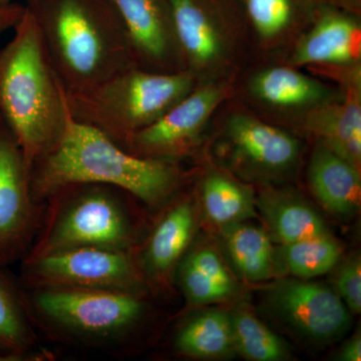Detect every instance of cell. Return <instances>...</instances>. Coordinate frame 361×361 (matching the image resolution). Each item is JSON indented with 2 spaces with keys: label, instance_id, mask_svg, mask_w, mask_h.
I'll list each match as a JSON object with an SVG mask.
<instances>
[{
  "label": "cell",
  "instance_id": "6da1fadb",
  "mask_svg": "<svg viewBox=\"0 0 361 361\" xmlns=\"http://www.w3.org/2000/svg\"><path fill=\"white\" fill-rule=\"evenodd\" d=\"M184 180L178 163L133 155L71 116L58 144L30 172V191L40 204L61 188L92 183L120 188L158 209L172 200Z\"/></svg>",
  "mask_w": 361,
  "mask_h": 361
},
{
  "label": "cell",
  "instance_id": "7a4b0ae2",
  "mask_svg": "<svg viewBox=\"0 0 361 361\" xmlns=\"http://www.w3.org/2000/svg\"><path fill=\"white\" fill-rule=\"evenodd\" d=\"M26 11L68 96L90 92L135 66L109 0H33Z\"/></svg>",
  "mask_w": 361,
  "mask_h": 361
},
{
  "label": "cell",
  "instance_id": "3957f363",
  "mask_svg": "<svg viewBox=\"0 0 361 361\" xmlns=\"http://www.w3.org/2000/svg\"><path fill=\"white\" fill-rule=\"evenodd\" d=\"M0 51V116L16 137L26 167L51 151L71 118L63 85L27 11Z\"/></svg>",
  "mask_w": 361,
  "mask_h": 361
},
{
  "label": "cell",
  "instance_id": "277c9868",
  "mask_svg": "<svg viewBox=\"0 0 361 361\" xmlns=\"http://www.w3.org/2000/svg\"><path fill=\"white\" fill-rule=\"evenodd\" d=\"M21 288L39 331L56 343L82 350L116 355L148 311L146 294L23 285Z\"/></svg>",
  "mask_w": 361,
  "mask_h": 361
},
{
  "label": "cell",
  "instance_id": "5b68a950",
  "mask_svg": "<svg viewBox=\"0 0 361 361\" xmlns=\"http://www.w3.org/2000/svg\"><path fill=\"white\" fill-rule=\"evenodd\" d=\"M137 201L110 185L85 183L61 188L44 201L42 225L25 257L80 247L133 250L139 245L133 204Z\"/></svg>",
  "mask_w": 361,
  "mask_h": 361
},
{
  "label": "cell",
  "instance_id": "8992f818",
  "mask_svg": "<svg viewBox=\"0 0 361 361\" xmlns=\"http://www.w3.org/2000/svg\"><path fill=\"white\" fill-rule=\"evenodd\" d=\"M188 71L157 73L130 66L77 96H66L71 118L122 146L130 135L158 120L197 84Z\"/></svg>",
  "mask_w": 361,
  "mask_h": 361
},
{
  "label": "cell",
  "instance_id": "52a82bcc",
  "mask_svg": "<svg viewBox=\"0 0 361 361\" xmlns=\"http://www.w3.org/2000/svg\"><path fill=\"white\" fill-rule=\"evenodd\" d=\"M182 71L197 82L234 77L249 28L232 0H167Z\"/></svg>",
  "mask_w": 361,
  "mask_h": 361
},
{
  "label": "cell",
  "instance_id": "ba28073f",
  "mask_svg": "<svg viewBox=\"0 0 361 361\" xmlns=\"http://www.w3.org/2000/svg\"><path fill=\"white\" fill-rule=\"evenodd\" d=\"M23 286L68 287L147 294L132 250L80 247L23 258Z\"/></svg>",
  "mask_w": 361,
  "mask_h": 361
},
{
  "label": "cell",
  "instance_id": "9c48e42d",
  "mask_svg": "<svg viewBox=\"0 0 361 361\" xmlns=\"http://www.w3.org/2000/svg\"><path fill=\"white\" fill-rule=\"evenodd\" d=\"M233 90V77L197 82L179 103L121 147L133 155L177 163L200 145L214 115Z\"/></svg>",
  "mask_w": 361,
  "mask_h": 361
},
{
  "label": "cell",
  "instance_id": "30bf717a",
  "mask_svg": "<svg viewBox=\"0 0 361 361\" xmlns=\"http://www.w3.org/2000/svg\"><path fill=\"white\" fill-rule=\"evenodd\" d=\"M44 204L30 191L23 151L0 116V269L23 260L44 217Z\"/></svg>",
  "mask_w": 361,
  "mask_h": 361
},
{
  "label": "cell",
  "instance_id": "8fae6325",
  "mask_svg": "<svg viewBox=\"0 0 361 361\" xmlns=\"http://www.w3.org/2000/svg\"><path fill=\"white\" fill-rule=\"evenodd\" d=\"M223 130L233 167L247 178L282 179L298 165L302 149L298 137L258 116L232 111Z\"/></svg>",
  "mask_w": 361,
  "mask_h": 361
},
{
  "label": "cell",
  "instance_id": "7c38bea8",
  "mask_svg": "<svg viewBox=\"0 0 361 361\" xmlns=\"http://www.w3.org/2000/svg\"><path fill=\"white\" fill-rule=\"evenodd\" d=\"M267 301L280 320L311 341H332L350 325L349 310L336 291L307 280H280L268 292Z\"/></svg>",
  "mask_w": 361,
  "mask_h": 361
},
{
  "label": "cell",
  "instance_id": "4fadbf2b",
  "mask_svg": "<svg viewBox=\"0 0 361 361\" xmlns=\"http://www.w3.org/2000/svg\"><path fill=\"white\" fill-rule=\"evenodd\" d=\"M245 92L260 111L294 127L310 111L342 96L338 87H330L285 63L263 66L252 73L246 80Z\"/></svg>",
  "mask_w": 361,
  "mask_h": 361
},
{
  "label": "cell",
  "instance_id": "5bb4252c",
  "mask_svg": "<svg viewBox=\"0 0 361 361\" xmlns=\"http://www.w3.org/2000/svg\"><path fill=\"white\" fill-rule=\"evenodd\" d=\"M122 25L137 68L157 73L182 71L167 0H109Z\"/></svg>",
  "mask_w": 361,
  "mask_h": 361
},
{
  "label": "cell",
  "instance_id": "9a60e30c",
  "mask_svg": "<svg viewBox=\"0 0 361 361\" xmlns=\"http://www.w3.org/2000/svg\"><path fill=\"white\" fill-rule=\"evenodd\" d=\"M289 51L284 63L295 68L361 65L360 16L322 4Z\"/></svg>",
  "mask_w": 361,
  "mask_h": 361
},
{
  "label": "cell",
  "instance_id": "2e32d148",
  "mask_svg": "<svg viewBox=\"0 0 361 361\" xmlns=\"http://www.w3.org/2000/svg\"><path fill=\"white\" fill-rule=\"evenodd\" d=\"M195 212L189 200L175 202L154 226L142 250L133 249L145 283L166 284L193 237Z\"/></svg>",
  "mask_w": 361,
  "mask_h": 361
},
{
  "label": "cell",
  "instance_id": "e0dca14e",
  "mask_svg": "<svg viewBox=\"0 0 361 361\" xmlns=\"http://www.w3.org/2000/svg\"><path fill=\"white\" fill-rule=\"evenodd\" d=\"M317 0H243V13L260 51H289L310 27Z\"/></svg>",
  "mask_w": 361,
  "mask_h": 361
},
{
  "label": "cell",
  "instance_id": "ac0fdd59",
  "mask_svg": "<svg viewBox=\"0 0 361 361\" xmlns=\"http://www.w3.org/2000/svg\"><path fill=\"white\" fill-rule=\"evenodd\" d=\"M341 97L308 113L297 129L361 167V84L338 87Z\"/></svg>",
  "mask_w": 361,
  "mask_h": 361
},
{
  "label": "cell",
  "instance_id": "d6986e66",
  "mask_svg": "<svg viewBox=\"0 0 361 361\" xmlns=\"http://www.w3.org/2000/svg\"><path fill=\"white\" fill-rule=\"evenodd\" d=\"M307 180L318 202L337 217L350 218L360 210V169L322 142L311 154Z\"/></svg>",
  "mask_w": 361,
  "mask_h": 361
},
{
  "label": "cell",
  "instance_id": "ffe728a7",
  "mask_svg": "<svg viewBox=\"0 0 361 361\" xmlns=\"http://www.w3.org/2000/svg\"><path fill=\"white\" fill-rule=\"evenodd\" d=\"M39 332L20 281L0 269V361L51 360Z\"/></svg>",
  "mask_w": 361,
  "mask_h": 361
},
{
  "label": "cell",
  "instance_id": "44dd1931",
  "mask_svg": "<svg viewBox=\"0 0 361 361\" xmlns=\"http://www.w3.org/2000/svg\"><path fill=\"white\" fill-rule=\"evenodd\" d=\"M256 205L281 245L330 234L320 214L289 190L267 188L258 197Z\"/></svg>",
  "mask_w": 361,
  "mask_h": 361
},
{
  "label": "cell",
  "instance_id": "7402d4cb",
  "mask_svg": "<svg viewBox=\"0 0 361 361\" xmlns=\"http://www.w3.org/2000/svg\"><path fill=\"white\" fill-rule=\"evenodd\" d=\"M180 289L192 305H207L229 298L236 283L219 255L213 249L192 252L177 268Z\"/></svg>",
  "mask_w": 361,
  "mask_h": 361
},
{
  "label": "cell",
  "instance_id": "603a6c76",
  "mask_svg": "<svg viewBox=\"0 0 361 361\" xmlns=\"http://www.w3.org/2000/svg\"><path fill=\"white\" fill-rule=\"evenodd\" d=\"M225 229L228 253L242 277L251 282H262L274 276L276 251L267 232L243 222Z\"/></svg>",
  "mask_w": 361,
  "mask_h": 361
},
{
  "label": "cell",
  "instance_id": "cb8c5ba5",
  "mask_svg": "<svg viewBox=\"0 0 361 361\" xmlns=\"http://www.w3.org/2000/svg\"><path fill=\"white\" fill-rule=\"evenodd\" d=\"M201 197L209 219L222 227L256 216V200L250 188L222 171L211 170L205 176Z\"/></svg>",
  "mask_w": 361,
  "mask_h": 361
},
{
  "label": "cell",
  "instance_id": "d4e9b609",
  "mask_svg": "<svg viewBox=\"0 0 361 361\" xmlns=\"http://www.w3.org/2000/svg\"><path fill=\"white\" fill-rule=\"evenodd\" d=\"M174 348L180 355L194 358H221L235 351L231 317L223 311L197 315L183 325L175 336Z\"/></svg>",
  "mask_w": 361,
  "mask_h": 361
},
{
  "label": "cell",
  "instance_id": "484cf974",
  "mask_svg": "<svg viewBox=\"0 0 361 361\" xmlns=\"http://www.w3.org/2000/svg\"><path fill=\"white\" fill-rule=\"evenodd\" d=\"M341 248L331 234L285 244L276 254L277 270L307 280L330 272L338 263Z\"/></svg>",
  "mask_w": 361,
  "mask_h": 361
},
{
  "label": "cell",
  "instance_id": "4316f807",
  "mask_svg": "<svg viewBox=\"0 0 361 361\" xmlns=\"http://www.w3.org/2000/svg\"><path fill=\"white\" fill-rule=\"evenodd\" d=\"M235 351L248 360L280 361L289 356L283 341L253 313L239 310L231 316Z\"/></svg>",
  "mask_w": 361,
  "mask_h": 361
},
{
  "label": "cell",
  "instance_id": "83f0119b",
  "mask_svg": "<svg viewBox=\"0 0 361 361\" xmlns=\"http://www.w3.org/2000/svg\"><path fill=\"white\" fill-rule=\"evenodd\" d=\"M336 293L345 304L349 312L361 311V260L358 254L350 256L337 268L334 276Z\"/></svg>",
  "mask_w": 361,
  "mask_h": 361
},
{
  "label": "cell",
  "instance_id": "f1b7e54d",
  "mask_svg": "<svg viewBox=\"0 0 361 361\" xmlns=\"http://www.w3.org/2000/svg\"><path fill=\"white\" fill-rule=\"evenodd\" d=\"M23 13L25 11L20 7L9 4H0V37L7 30L14 28Z\"/></svg>",
  "mask_w": 361,
  "mask_h": 361
},
{
  "label": "cell",
  "instance_id": "f546056e",
  "mask_svg": "<svg viewBox=\"0 0 361 361\" xmlns=\"http://www.w3.org/2000/svg\"><path fill=\"white\" fill-rule=\"evenodd\" d=\"M339 360L342 361L361 360V338L360 334H355L350 341L343 346Z\"/></svg>",
  "mask_w": 361,
  "mask_h": 361
},
{
  "label": "cell",
  "instance_id": "4dcf8cb0",
  "mask_svg": "<svg viewBox=\"0 0 361 361\" xmlns=\"http://www.w3.org/2000/svg\"><path fill=\"white\" fill-rule=\"evenodd\" d=\"M325 4L360 16L361 0H326Z\"/></svg>",
  "mask_w": 361,
  "mask_h": 361
},
{
  "label": "cell",
  "instance_id": "1f68e13d",
  "mask_svg": "<svg viewBox=\"0 0 361 361\" xmlns=\"http://www.w3.org/2000/svg\"><path fill=\"white\" fill-rule=\"evenodd\" d=\"M9 0H0V4H8Z\"/></svg>",
  "mask_w": 361,
  "mask_h": 361
}]
</instances>
